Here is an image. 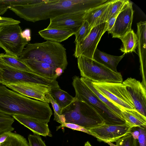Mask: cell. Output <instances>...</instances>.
<instances>
[{
  "label": "cell",
  "mask_w": 146,
  "mask_h": 146,
  "mask_svg": "<svg viewBox=\"0 0 146 146\" xmlns=\"http://www.w3.org/2000/svg\"><path fill=\"white\" fill-rule=\"evenodd\" d=\"M107 0H27L26 5L10 8L17 16L35 22L74 12H87Z\"/></svg>",
  "instance_id": "obj_1"
},
{
  "label": "cell",
  "mask_w": 146,
  "mask_h": 146,
  "mask_svg": "<svg viewBox=\"0 0 146 146\" xmlns=\"http://www.w3.org/2000/svg\"><path fill=\"white\" fill-rule=\"evenodd\" d=\"M0 113L24 116L48 123L52 114L49 104L32 99L0 85Z\"/></svg>",
  "instance_id": "obj_2"
},
{
  "label": "cell",
  "mask_w": 146,
  "mask_h": 146,
  "mask_svg": "<svg viewBox=\"0 0 146 146\" xmlns=\"http://www.w3.org/2000/svg\"><path fill=\"white\" fill-rule=\"evenodd\" d=\"M19 57L41 61L64 70L68 64L66 48L59 42L50 41L28 43Z\"/></svg>",
  "instance_id": "obj_3"
},
{
  "label": "cell",
  "mask_w": 146,
  "mask_h": 146,
  "mask_svg": "<svg viewBox=\"0 0 146 146\" xmlns=\"http://www.w3.org/2000/svg\"><path fill=\"white\" fill-rule=\"evenodd\" d=\"M72 85L75 92V99L84 102L92 107L104 121L105 124H124L125 121L114 113L76 76L72 78Z\"/></svg>",
  "instance_id": "obj_4"
},
{
  "label": "cell",
  "mask_w": 146,
  "mask_h": 146,
  "mask_svg": "<svg viewBox=\"0 0 146 146\" xmlns=\"http://www.w3.org/2000/svg\"><path fill=\"white\" fill-rule=\"evenodd\" d=\"M62 112L65 123L76 124L87 129L105 124L103 119L94 109L85 102L75 99L62 109Z\"/></svg>",
  "instance_id": "obj_5"
},
{
  "label": "cell",
  "mask_w": 146,
  "mask_h": 146,
  "mask_svg": "<svg viewBox=\"0 0 146 146\" xmlns=\"http://www.w3.org/2000/svg\"><path fill=\"white\" fill-rule=\"evenodd\" d=\"M77 58L82 77L92 82H122L120 72H115L93 59L83 56Z\"/></svg>",
  "instance_id": "obj_6"
},
{
  "label": "cell",
  "mask_w": 146,
  "mask_h": 146,
  "mask_svg": "<svg viewBox=\"0 0 146 146\" xmlns=\"http://www.w3.org/2000/svg\"><path fill=\"white\" fill-rule=\"evenodd\" d=\"M92 83L99 92L121 111L135 109L125 86L123 83Z\"/></svg>",
  "instance_id": "obj_7"
},
{
  "label": "cell",
  "mask_w": 146,
  "mask_h": 146,
  "mask_svg": "<svg viewBox=\"0 0 146 146\" xmlns=\"http://www.w3.org/2000/svg\"><path fill=\"white\" fill-rule=\"evenodd\" d=\"M22 32L19 24L0 26V47L6 54L20 57L28 42L22 36Z\"/></svg>",
  "instance_id": "obj_8"
},
{
  "label": "cell",
  "mask_w": 146,
  "mask_h": 146,
  "mask_svg": "<svg viewBox=\"0 0 146 146\" xmlns=\"http://www.w3.org/2000/svg\"><path fill=\"white\" fill-rule=\"evenodd\" d=\"M0 67L4 71L2 83H25L41 85L51 88L60 87L56 80L48 79L34 73L16 69L1 64Z\"/></svg>",
  "instance_id": "obj_9"
},
{
  "label": "cell",
  "mask_w": 146,
  "mask_h": 146,
  "mask_svg": "<svg viewBox=\"0 0 146 146\" xmlns=\"http://www.w3.org/2000/svg\"><path fill=\"white\" fill-rule=\"evenodd\" d=\"M105 22L92 28L89 35L82 41L75 43V58L83 56L93 59L95 51L104 34L107 31Z\"/></svg>",
  "instance_id": "obj_10"
},
{
  "label": "cell",
  "mask_w": 146,
  "mask_h": 146,
  "mask_svg": "<svg viewBox=\"0 0 146 146\" xmlns=\"http://www.w3.org/2000/svg\"><path fill=\"white\" fill-rule=\"evenodd\" d=\"M132 128L126 123L121 125L104 124L88 129L99 141L106 143L116 142L131 132Z\"/></svg>",
  "instance_id": "obj_11"
},
{
  "label": "cell",
  "mask_w": 146,
  "mask_h": 146,
  "mask_svg": "<svg viewBox=\"0 0 146 146\" xmlns=\"http://www.w3.org/2000/svg\"><path fill=\"white\" fill-rule=\"evenodd\" d=\"M22 95L48 104L50 103V96L52 88L37 84L19 83L1 84Z\"/></svg>",
  "instance_id": "obj_12"
},
{
  "label": "cell",
  "mask_w": 146,
  "mask_h": 146,
  "mask_svg": "<svg viewBox=\"0 0 146 146\" xmlns=\"http://www.w3.org/2000/svg\"><path fill=\"white\" fill-rule=\"evenodd\" d=\"M122 83L125 86L135 108L146 117V88L140 81L131 78H128Z\"/></svg>",
  "instance_id": "obj_13"
},
{
  "label": "cell",
  "mask_w": 146,
  "mask_h": 146,
  "mask_svg": "<svg viewBox=\"0 0 146 146\" xmlns=\"http://www.w3.org/2000/svg\"><path fill=\"white\" fill-rule=\"evenodd\" d=\"M86 13L78 12L67 13L50 19L46 28L70 30L75 33L84 23Z\"/></svg>",
  "instance_id": "obj_14"
},
{
  "label": "cell",
  "mask_w": 146,
  "mask_h": 146,
  "mask_svg": "<svg viewBox=\"0 0 146 146\" xmlns=\"http://www.w3.org/2000/svg\"><path fill=\"white\" fill-rule=\"evenodd\" d=\"M134 11L130 4L118 15L112 29L108 32L112 38H119L132 30Z\"/></svg>",
  "instance_id": "obj_15"
},
{
  "label": "cell",
  "mask_w": 146,
  "mask_h": 146,
  "mask_svg": "<svg viewBox=\"0 0 146 146\" xmlns=\"http://www.w3.org/2000/svg\"><path fill=\"white\" fill-rule=\"evenodd\" d=\"M36 74L46 78L56 80L64 70L47 63L33 60H22Z\"/></svg>",
  "instance_id": "obj_16"
},
{
  "label": "cell",
  "mask_w": 146,
  "mask_h": 146,
  "mask_svg": "<svg viewBox=\"0 0 146 146\" xmlns=\"http://www.w3.org/2000/svg\"><path fill=\"white\" fill-rule=\"evenodd\" d=\"M137 26L138 53L140 64L141 73L143 79L141 83L146 87V21H140L137 23Z\"/></svg>",
  "instance_id": "obj_17"
},
{
  "label": "cell",
  "mask_w": 146,
  "mask_h": 146,
  "mask_svg": "<svg viewBox=\"0 0 146 146\" xmlns=\"http://www.w3.org/2000/svg\"><path fill=\"white\" fill-rule=\"evenodd\" d=\"M12 117L34 134L45 137L52 136L48 123L24 116L13 115Z\"/></svg>",
  "instance_id": "obj_18"
},
{
  "label": "cell",
  "mask_w": 146,
  "mask_h": 146,
  "mask_svg": "<svg viewBox=\"0 0 146 146\" xmlns=\"http://www.w3.org/2000/svg\"><path fill=\"white\" fill-rule=\"evenodd\" d=\"M110 1L108 0L103 4L91 9L86 12L84 21L88 22L91 29L106 22L107 10Z\"/></svg>",
  "instance_id": "obj_19"
},
{
  "label": "cell",
  "mask_w": 146,
  "mask_h": 146,
  "mask_svg": "<svg viewBox=\"0 0 146 146\" xmlns=\"http://www.w3.org/2000/svg\"><path fill=\"white\" fill-rule=\"evenodd\" d=\"M125 54L117 56L108 54L102 52L97 48L93 56V59L115 72H118L117 66Z\"/></svg>",
  "instance_id": "obj_20"
},
{
  "label": "cell",
  "mask_w": 146,
  "mask_h": 146,
  "mask_svg": "<svg viewBox=\"0 0 146 146\" xmlns=\"http://www.w3.org/2000/svg\"><path fill=\"white\" fill-rule=\"evenodd\" d=\"M40 36L47 41L60 42L63 41L74 35L73 31L55 29H45L38 31Z\"/></svg>",
  "instance_id": "obj_21"
},
{
  "label": "cell",
  "mask_w": 146,
  "mask_h": 146,
  "mask_svg": "<svg viewBox=\"0 0 146 146\" xmlns=\"http://www.w3.org/2000/svg\"><path fill=\"white\" fill-rule=\"evenodd\" d=\"M121 111L123 118L126 123L132 128L135 127L145 128L146 117L139 113L135 109L124 110Z\"/></svg>",
  "instance_id": "obj_22"
},
{
  "label": "cell",
  "mask_w": 146,
  "mask_h": 146,
  "mask_svg": "<svg viewBox=\"0 0 146 146\" xmlns=\"http://www.w3.org/2000/svg\"><path fill=\"white\" fill-rule=\"evenodd\" d=\"M0 64L19 70L34 73L19 57L13 56L6 54H0Z\"/></svg>",
  "instance_id": "obj_23"
},
{
  "label": "cell",
  "mask_w": 146,
  "mask_h": 146,
  "mask_svg": "<svg viewBox=\"0 0 146 146\" xmlns=\"http://www.w3.org/2000/svg\"><path fill=\"white\" fill-rule=\"evenodd\" d=\"M50 93L62 110L70 105L75 99V97L60 87L52 88Z\"/></svg>",
  "instance_id": "obj_24"
},
{
  "label": "cell",
  "mask_w": 146,
  "mask_h": 146,
  "mask_svg": "<svg viewBox=\"0 0 146 146\" xmlns=\"http://www.w3.org/2000/svg\"><path fill=\"white\" fill-rule=\"evenodd\" d=\"M122 42L120 49L121 52L125 54L135 52L137 46L138 39L137 34L133 30L128 32L123 36L119 38Z\"/></svg>",
  "instance_id": "obj_25"
},
{
  "label": "cell",
  "mask_w": 146,
  "mask_h": 146,
  "mask_svg": "<svg viewBox=\"0 0 146 146\" xmlns=\"http://www.w3.org/2000/svg\"><path fill=\"white\" fill-rule=\"evenodd\" d=\"M130 3L129 1L127 0H111L107 10L106 22L111 17L118 15Z\"/></svg>",
  "instance_id": "obj_26"
},
{
  "label": "cell",
  "mask_w": 146,
  "mask_h": 146,
  "mask_svg": "<svg viewBox=\"0 0 146 146\" xmlns=\"http://www.w3.org/2000/svg\"><path fill=\"white\" fill-rule=\"evenodd\" d=\"M80 78L81 80L103 102L116 114L123 119L121 110L99 92L94 86L92 82L82 77Z\"/></svg>",
  "instance_id": "obj_27"
},
{
  "label": "cell",
  "mask_w": 146,
  "mask_h": 146,
  "mask_svg": "<svg viewBox=\"0 0 146 146\" xmlns=\"http://www.w3.org/2000/svg\"><path fill=\"white\" fill-rule=\"evenodd\" d=\"M1 146H29L26 139L21 135L9 132L6 140Z\"/></svg>",
  "instance_id": "obj_28"
},
{
  "label": "cell",
  "mask_w": 146,
  "mask_h": 146,
  "mask_svg": "<svg viewBox=\"0 0 146 146\" xmlns=\"http://www.w3.org/2000/svg\"><path fill=\"white\" fill-rule=\"evenodd\" d=\"M14 119L12 117L0 113V134L6 131H12L14 128L12 126Z\"/></svg>",
  "instance_id": "obj_29"
},
{
  "label": "cell",
  "mask_w": 146,
  "mask_h": 146,
  "mask_svg": "<svg viewBox=\"0 0 146 146\" xmlns=\"http://www.w3.org/2000/svg\"><path fill=\"white\" fill-rule=\"evenodd\" d=\"M91 29L88 22L84 21L82 25L74 34L75 36V43H79L84 40L90 34Z\"/></svg>",
  "instance_id": "obj_30"
},
{
  "label": "cell",
  "mask_w": 146,
  "mask_h": 146,
  "mask_svg": "<svg viewBox=\"0 0 146 146\" xmlns=\"http://www.w3.org/2000/svg\"><path fill=\"white\" fill-rule=\"evenodd\" d=\"M50 103L54 111V120L61 124L65 123V119L62 113V110L56 103L51 94L50 96Z\"/></svg>",
  "instance_id": "obj_31"
},
{
  "label": "cell",
  "mask_w": 146,
  "mask_h": 146,
  "mask_svg": "<svg viewBox=\"0 0 146 146\" xmlns=\"http://www.w3.org/2000/svg\"><path fill=\"white\" fill-rule=\"evenodd\" d=\"M116 142L115 146H137L136 140L133 139L131 132L121 137Z\"/></svg>",
  "instance_id": "obj_32"
},
{
  "label": "cell",
  "mask_w": 146,
  "mask_h": 146,
  "mask_svg": "<svg viewBox=\"0 0 146 146\" xmlns=\"http://www.w3.org/2000/svg\"><path fill=\"white\" fill-rule=\"evenodd\" d=\"M29 146H47L40 135L34 134L28 136Z\"/></svg>",
  "instance_id": "obj_33"
},
{
  "label": "cell",
  "mask_w": 146,
  "mask_h": 146,
  "mask_svg": "<svg viewBox=\"0 0 146 146\" xmlns=\"http://www.w3.org/2000/svg\"><path fill=\"white\" fill-rule=\"evenodd\" d=\"M63 127H67L73 130L83 132L92 135V133L84 127L76 124L70 123H64L56 127V130Z\"/></svg>",
  "instance_id": "obj_34"
},
{
  "label": "cell",
  "mask_w": 146,
  "mask_h": 146,
  "mask_svg": "<svg viewBox=\"0 0 146 146\" xmlns=\"http://www.w3.org/2000/svg\"><path fill=\"white\" fill-rule=\"evenodd\" d=\"M20 21L12 18L0 16V26L12 24H19Z\"/></svg>",
  "instance_id": "obj_35"
},
{
  "label": "cell",
  "mask_w": 146,
  "mask_h": 146,
  "mask_svg": "<svg viewBox=\"0 0 146 146\" xmlns=\"http://www.w3.org/2000/svg\"><path fill=\"white\" fill-rule=\"evenodd\" d=\"M145 128L139 127V134L138 138L139 146H146V131Z\"/></svg>",
  "instance_id": "obj_36"
},
{
  "label": "cell",
  "mask_w": 146,
  "mask_h": 146,
  "mask_svg": "<svg viewBox=\"0 0 146 146\" xmlns=\"http://www.w3.org/2000/svg\"><path fill=\"white\" fill-rule=\"evenodd\" d=\"M118 15L112 16L106 21V27L107 29V31L108 32L113 27Z\"/></svg>",
  "instance_id": "obj_37"
},
{
  "label": "cell",
  "mask_w": 146,
  "mask_h": 146,
  "mask_svg": "<svg viewBox=\"0 0 146 146\" xmlns=\"http://www.w3.org/2000/svg\"><path fill=\"white\" fill-rule=\"evenodd\" d=\"M21 35L27 42L30 41L31 39V31L29 29H26L22 32Z\"/></svg>",
  "instance_id": "obj_38"
},
{
  "label": "cell",
  "mask_w": 146,
  "mask_h": 146,
  "mask_svg": "<svg viewBox=\"0 0 146 146\" xmlns=\"http://www.w3.org/2000/svg\"><path fill=\"white\" fill-rule=\"evenodd\" d=\"M10 131H6L0 134V143H4L6 140Z\"/></svg>",
  "instance_id": "obj_39"
},
{
  "label": "cell",
  "mask_w": 146,
  "mask_h": 146,
  "mask_svg": "<svg viewBox=\"0 0 146 146\" xmlns=\"http://www.w3.org/2000/svg\"><path fill=\"white\" fill-rule=\"evenodd\" d=\"M131 134L133 139L135 140L138 139L139 133L138 130H135L131 132Z\"/></svg>",
  "instance_id": "obj_40"
},
{
  "label": "cell",
  "mask_w": 146,
  "mask_h": 146,
  "mask_svg": "<svg viewBox=\"0 0 146 146\" xmlns=\"http://www.w3.org/2000/svg\"><path fill=\"white\" fill-rule=\"evenodd\" d=\"M4 71L0 67V84H1L3 82V75Z\"/></svg>",
  "instance_id": "obj_41"
},
{
  "label": "cell",
  "mask_w": 146,
  "mask_h": 146,
  "mask_svg": "<svg viewBox=\"0 0 146 146\" xmlns=\"http://www.w3.org/2000/svg\"><path fill=\"white\" fill-rule=\"evenodd\" d=\"M84 146H92L88 141H87L85 144Z\"/></svg>",
  "instance_id": "obj_42"
},
{
  "label": "cell",
  "mask_w": 146,
  "mask_h": 146,
  "mask_svg": "<svg viewBox=\"0 0 146 146\" xmlns=\"http://www.w3.org/2000/svg\"><path fill=\"white\" fill-rule=\"evenodd\" d=\"M1 143H0V146H1Z\"/></svg>",
  "instance_id": "obj_43"
}]
</instances>
